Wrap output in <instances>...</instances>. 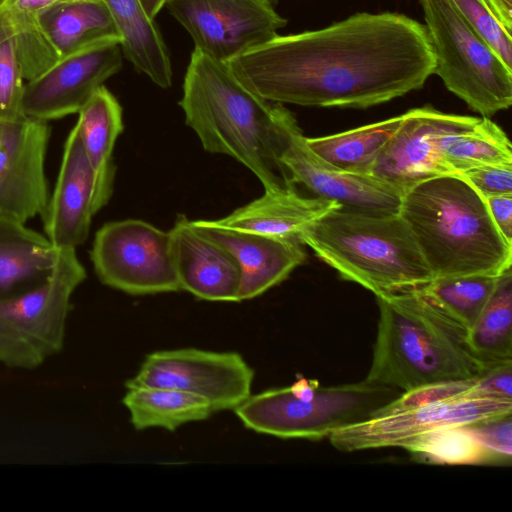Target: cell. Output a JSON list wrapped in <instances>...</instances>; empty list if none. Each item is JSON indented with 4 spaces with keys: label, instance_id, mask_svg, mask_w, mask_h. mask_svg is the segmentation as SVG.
Listing matches in <instances>:
<instances>
[{
    "label": "cell",
    "instance_id": "cell-1",
    "mask_svg": "<svg viewBox=\"0 0 512 512\" xmlns=\"http://www.w3.org/2000/svg\"><path fill=\"white\" fill-rule=\"evenodd\" d=\"M227 65L268 101L364 109L422 88L435 57L418 21L361 12L319 30L278 34Z\"/></svg>",
    "mask_w": 512,
    "mask_h": 512
},
{
    "label": "cell",
    "instance_id": "cell-2",
    "mask_svg": "<svg viewBox=\"0 0 512 512\" xmlns=\"http://www.w3.org/2000/svg\"><path fill=\"white\" fill-rule=\"evenodd\" d=\"M179 105L206 151L243 164L266 192L296 186L278 160L286 108L247 89L227 63L194 49Z\"/></svg>",
    "mask_w": 512,
    "mask_h": 512
},
{
    "label": "cell",
    "instance_id": "cell-3",
    "mask_svg": "<svg viewBox=\"0 0 512 512\" xmlns=\"http://www.w3.org/2000/svg\"><path fill=\"white\" fill-rule=\"evenodd\" d=\"M375 297L379 321L365 380L402 393L476 378L492 367L469 348L467 329L418 289Z\"/></svg>",
    "mask_w": 512,
    "mask_h": 512
},
{
    "label": "cell",
    "instance_id": "cell-4",
    "mask_svg": "<svg viewBox=\"0 0 512 512\" xmlns=\"http://www.w3.org/2000/svg\"><path fill=\"white\" fill-rule=\"evenodd\" d=\"M398 213L433 278L499 275L511 267L512 244L495 226L484 197L458 174L410 186Z\"/></svg>",
    "mask_w": 512,
    "mask_h": 512
},
{
    "label": "cell",
    "instance_id": "cell-5",
    "mask_svg": "<svg viewBox=\"0 0 512 512\" xmlns=\"http://www.w3.org/2000/svg\"><path fill=\"white\" fill-rule=\"evenodd\" d=\"M342 279L375 296L420 289L433 279L399 213L336 208L299 237Z\"/></svg>",
    "mask_w": 512,
    "mask_h": 512
},
{
    "label": "cell",
    "instance_id": "cell-6",
    "mask_svg": "<svg viewBox=\"0 0 512 512\" xmlns=\"http://www.w3.org/2000/svg\"><path fill=\"white\" fill-rule=\"evenodd\" d=\"M400 394L365 379L322 386L299 376L288 387L250 395L233 410L245 427L257 433L319 440L372 417Z\"/></svg>",
    "mask_w": 512,
    "mask_h": 512
},
{
    "label": "cell",
    "instance_id": "cell-7",
    "mask_svg": "<svg viewBox=\"0 0 512 512\" xmlns=\"http://www.w3.org/2000/svg\"><path fill=\"white\" fill-rule=\"evenodd\" d=\"M435 57L434 74L482 117L512 104V69L451 0H419Z\"/></svg>",
    "mask_w": 512,
    "mask_h": 512
},
{
    "label": "cell",
    "instance_id": "cell-8",
    "mask_svg": "<svg viewBox=\"0 0 512 512\" xmlns=\"http://www.w3.org/2000/svg\"><path fill=\"white\" fill-rule=\"evenodd\" d=\"M86 271L76 249L56 250L49 279L19 296L0 300V363L34 369L61 351L71 299Z\"/></svg>",
    "mask_w": 512,
    "mask_h": 512
},
{
    "label": "cell",
    "instance_id": "cell-9",
    "mask_svg": "<svg viewBox=\"0 0 512 512\" xmlns=\"http://www.w3.org/2000/svg\"><path fill=\"white\" fill-rule=\"evenodd\" d=\"M90 258L99 280L131 295L181 290L169 231L139 219L104 224L95 234Z\"/></svg>",
    "mask_w": 512,
    "mask_h": 512
},
{
    "label": "cell",
    "instance_id": "cell-10",
    "mask_svg": "<svg viewBox=\"0 0 512 512\" xmlns=\"http://www.w3.org/2000/svg\"><path fill=\"white\" fill-rule=\"evenodd\" d=\"M512 414V400L451 398L389 403L372 417L334 431L329 441L342 452L400 447L435 429L465 426Z\"/></svg>",
    "mask_w": 512,
    "mask_h": 512
},
{
    "label": "cell",
    "instance_id": "cell-11",
    "mask_svg": "<svg viewBox=\"0 0 512 512\" xmlns=\"http://www.w3.org/2000/svg\"><path fill=\"white\" fill-rule=\"evenodd\" d=\"M253 369L236 352L162 350L145 358L127 388L164 387L205 399L213 412L234 409L251 395Z\"/></svg>",
    "mask_w": 512,
    "mask_h": 512
},
{
    "label": "cell",
    "instance_id": "cell-12",
    "mask_svg": "<svg viewBox=\"0 0 512 512\" xmlns=\"http://www.w3.org/2000/svg\"><path fill=\"white\" fill-rule=\"evenodd\" d=\"M165 6L194 49L224 63L274 38L287 24L274 0H167Z\"/></svg>",
    "mask_w": 512,
    "mask_h": 512
},
{
    "label": "cell",
    "instance_id": "cell-13",
    "mask_svg": "<svg viewBox=\"0 0 512 512\" xmlns=\"http://www.w3.org/2000/svg\"><path fill=\"white\" fill-rule=\"evenodd\" d=\"M278 160L294 185L344 208L374 213H398L402 192L370 175L342 172L308 145L294 115L286 108L279 127Z\"/></svg>",
    "mask_w": 512,
    "mask_h": 512
},
{
    "label": "cell",
    "instance_id": "cell-14",
    "mask_svg": "<svg viewBox=\"0 0 512 512\" xmlns=\"http://www.w3.org/2000/svg\"><path fill=\"white\" fill-rule=\"evenodd\" d=\"M115 171L97 173L84 151L76 125L65 141L57 182L44 216L45 236L55 250L77 249L93 216L109 201Z\"/></svg>",
    "mask_w": 512,
    "mask_h": 512
},
{
    "label": "cell",
    "instance_id": "cell-15",
    "mask_svg": "<svg viewBox=\"0 0 512 512\" xmlns=\"http://www.w3.org/2000/svg\"><path fill=\"white\" fill-rule=\"evenodd\" d=\"M120 40H101L61 57L25 82L22 111L48 122L78 113L91 95L122 67Z\"/></svg>",
    "mask_w": 512,
    "mask_h": 512
},
{
    "label": "cell",
    "instance_id": "cell-16",
    "mask_svg": "<svg viewBox=\"0 0 512 512\" xmlns=\"http://www.w3.org/2000/svg\"><path fill=\"white\" fill-rule=\"evenodd\" d=\"M402 116L371 171V176L402 193L417 182L447 175L440 158L441 138L471 129L481 119L444 113L431 106L411 109Z\"/></svg>",
    "mask_w": 512,
    "mask_h": 512
},
{
    "label": "cell",
    "instance_id": "cell-17",
    "mask_svg": "<svg viewBox=\"0 0 512 512\" xmlns=\"http://www.w3.org/2000/svg\"><path fill=\"white\" fill-rule=\"evenodd\" d=\"M48 122L23 117L0 121V215L26 223L44 216L50 194L45 157Z\"/></svg>",
    "mask_w": 512,
    "mask_h": 512
},
{
    "label": "cell",
    "instance_id": "cell-18",
    "mask_svg": "<svg viewBox=\"0 0 512 512\" xmlns=\"http://www.w3.org/2000/svg\"><path fill=\"white\" fill-rule=\"evenodd\" d=\"M196 231L228 250L240 269L239 301L262 295L286 280L306 260L303 244L283 238L191 220Z\"/></svg>",
    "mask_w": 512,
    "mask_h": 512
},
{
    "label": "cell",
    "instance_id": "cell-19",
    "mask_svg": "<svg viewBox=\"0 0 512 512\" xmlns=\"http://www.w3.org/2000/svg\"><path fill=\"white\" fill-rule=\"evenodd\" d=\"M180 289L207 301L239 302L240 269L233 255L178 215L169 230Z\"/></svg>",
    "mask_w": 512,
    "mask_h": 512
},
{
    "label": "cell",
    "instance_id": "cell-20",
    "mask_svg": "<svg viewBox=\"0 0 512 512\" xmlns=\"http://www.w3.org/2000/svg\"><path fill=\"white\" fill-rule=\"evenodd\" d=\"M339 207L342 206L333 200L303 196L292 186L265 191L263 196L212 222L225 228L299 240L315 221Z\"/></svg>",
    "mask_w": 512,
    "mask_h": 512
},
{
    "label": "cell",
    "instance_id": "cell-21",
    "mask_svg": "<svg viewBox=\"0 0 512 512\" xmlns=\"http://www.w3.org/2000/svg\"><path fill=\"white\" fill-rule=\"evenodd\" d=\"M25 224L0 215V300L40 286L55 265L56 250L47 237Z\"/></svg>",
    "mask_w": 512,
    "mask_h": 512
},
{
    "label": "cell",
    "instance_id": "cell-22",
    "mask_svg": "<svg viewBox=\"0 0 512 512\" xmlns=\"http://www.w3.org/2000/svg\"><path fill=\"white\" fill-rule=\"evenodd\" d=\"M117 31L123 55L161 88L172 84V65L165 42L154 20L139 0H104Z\"/></svg>",
    "mask_w": 512,
    "mask_h": 512
},
{
    "label": "cell",
    "instance_id": "cell-23",
    "mask_svg": "<svg viewBox=\"0 0 512 512\" xmlns=\"http://www.w3.org/2000/svg\"><path fill=\"white\" fill-rule=\"evenodd\" d=\"M40 22L60 58L101 40H120L104 0L56 1L41 12Z\"/></svg>",
    "mask_w": 512,
    "mask_h": 512
},
{
    "label": "cell",
    "instance_id": "cell-24",
    "mask_svg": "<svg viewBox=\"0 0 512 512\" xmlns=\"http://www.w3.org/2000/svg\"><path fill=\"white\" fill-rule=\"evenodd\" d=\"M402 114L333 135L308 138L309 147L336 169L370 175L385 145L401 124Z\"/></svg>",
    "mask_w": 512,
    "mask_h": 512
},
{
    "label": "cell",
    "instance_id": "cell-25",
    "mask_svg": "<svg viewBox=\"0 0 512 512\" xmlns=\"http://www.w3.org/2000/svg\"><path fill=\"white\" fill-rule=\"evenodd\" d=\"M123 404L137 430L161 427L174 431L185 423L207 419L213 413L205 399L164 387L128 388Z\"/></svg>",
    "mask_w": 512,
    "mask_h": 512
},
{
    "label": "cell",
    "instance_id": "cell-26",
    "mask_svg": "<svg viewBox=\"0 0 512 512\" xmlns=\"http://www.w3.org/2000/svg\"><path fill=\"white\" fill-rule=\"evenodd\" d=\"M467 343L489 366L512 362V266L499 275L489 301L467 331Z\"/></svg>",
    "mask_w": 512,
    "mask_h": 512
},
{
    "label": "cell",
    "instance_id": "cell-27",
    "mask_svg": "<svg viewBox=\"0 0 512 512\" xmlns=\"http://www.w3.org/2000/svg\"><path fill=\"white\" fill-rule=\"evenodd\" d=\"M511 148L502 128L481 117L471 129L445 134L440 141V158L448 174H460L482 165L512 164Z\"/></svg>",
    "mask_w": 512,
    "mask_h": 512
},
{
    "label": "cell",
    "instance_id": "cell-28",
    "mask_svg": "<svg viewBox=\"0 0 512 512\" xmlns=\"http://www.w3.org/2000/svg\"><path fill=\"white\" fill-rule=\"evenodd\" d=\"M77 114L75 125L92 168L100 174L115 171L112 151L123 131L122 107L118 100L102 85Z\"/></svg>",
    "mask_w": 512,
    "mask_h": 512
},
{
    "label": "cell",
    "instance_id": "cell-29",
    "mask_svg": "<svg viewBox=\"0 0 512 512\" xmlns=\"http://www.w3.org/2000/svg\"><path fill=\"white\" fill-rule=\"evenodd\" d=\"M499 275L473 274L433 278L418 290L468 331L489 301Z\"/></svg>",
    "mask_w": 512,
    "mask_h": 512
},
{
    "label": "cell",
    "instance_id": "cell-30",
    "mask_svg": "<svg viewBox=\"0 0 512 512\" xmlns=\"http://www.w3.org/2000/svg\"><path fill=\"white\" fill-rule=\"evenodd\" d=\"M56 1L59 0H6L3 5L12 23L25 82L35 79L60 59L40 22L41 12Z\"/></svg>",
    "mask_w": 512,
    "mask_h": 512
},
{
    "label": "cell",
    "instance_id": "cell-31",
    "mask_svg": "<svg viewBox=\"0 0 512 512\" xmlns=\"http://www.w3.org/2000/svg\"><path fill=\"white\" fill-rule=\"evenodd\" d=\"M415 459L442 465H481L505 461L482 446L465 428L435 429L403 446Z\"/></svg>",
    "mask_w": 512,
    "mask_h": 512
},
{
    "label": "cell",
    "instance_id": "cell-32",
    "mask_svg": "<svg viewBox=\"0 0 512 512\" xmlns=\"http://www.w3.org/2000/svg\"><path fill=\"white\" fill-rule=\"evenodd\" d=\"M25 80L8 12L0 7V121L13 122L25 115L22 97Z\"/></svg>",
    "mask_w": 512,
    "mask_h": 512
},
{
    "label": "cell",
    "instance_id": "cell-33",
    "mask_svg": "<svg viewBox=\"0 0 512 512\" xmlns=\"http://www.w3.org/2000/svg\"><path fill=\"white\" fill-rule=\"evenodd\" d=\"M466 21L512 69V37L495 15L488 0H451Z\"/></svg>",
    "mask_w": 512,
    "mask_h": 512
},
{
    "label": "cell",
    "instance_id": "cell-34",
    "mask_svg": "<svg viewBox=\"0 0 512 512\" xmlns=\"http://www.w3.org/2000/svg\"><path fill=\"white\" fill-rule=\"evenodd\" d=\"M512 414L465 425L486 449L510 462L512 456Z\"/></svg>",
    "mask_w": 512,
    "mask_h": 512
},
{
    "label": "cell",
    "instance_id": "cell-35",
    "mask_svg": "<svg viewBox=\"0 0 512 512\" xmlns=\"http://www.w3.org/2000/svg\"><path fill=\"white\" fill-rule=\"evenodd\" d=\"M484 198L512 194V164H488L460 174Z\"/></svg>",
    "mask_w": 512,
    "mask_h": 512
},
{
    "label": "cell",
    "instance_id": "cell-36",
    "mask_svg": "<svg viewBox=\"0 0 512 512\" xmlns=\"http://www.w3.org/2000/svg\"><path fill=\"white\" fill-rule=\"evenodd\" d=\"M490 216L504 239L512 244V194L484 198Z\"/></svg>",
    "mask_w": 512,
    "mask_h": 512
},
{
    "label": "cell",
    "instance_id": "cell-37",
    "mask_svg": "<svg viewBox=\"0 0 512 512\" xmlns=\"http://www.w3.org/2000/svg\"><path fill=\"white\" fill-rule=\"evenodd\" d=\"M495 15L504 26V28L511 33L512 31V0H488Z\"/></svg>",
    "mask_w": 512,
    "mask_h": 512
},
{
    "label": "cell",
    "instance_id": "cell-38",
    "mask_svg": "<svg viewBox=\"0 0 512 512\" xmlns=\"http://www.w3.org/2000/svg\"><path fill=\"white\" fill-rule=\"evenodd\" d=\"M145 12L154 20L159 11L165 6L167 0H139Z\"/></svg>",
    "mask_w": 512,
    "mask_h": 512
},
{
    "label": "cell",
    "instance_id": "cell-39",
    "mask_svg": "<svg viewBox=\"0 0 512 512\" xmlns=\"http://www.w3.org/2000/svg\"><path fill=\"white\" fill-rule=\"evenodd\" d=\"M6 0H0V7H2L4 5Z\"/></svg>",
    "mask_w": 512,
    "mask_h": 512
}]
</instances>
